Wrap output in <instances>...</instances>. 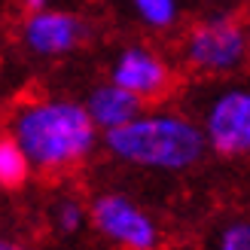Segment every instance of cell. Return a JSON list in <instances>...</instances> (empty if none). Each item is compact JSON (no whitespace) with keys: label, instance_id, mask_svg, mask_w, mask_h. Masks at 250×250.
<instances>
[{"label":"cell","instance_id":"1","mask_svg":"<svg viewBox=\"0 0 250 250\" xmlns=\"http://www.w3.org/2000/svg\"><path fill=\"white\" fill-rule=\"evenodd\" d=\"M6 131L21 144L31 168L46 177L80 171L104 141L83 98L61 92L19 98L6 113Z\"/></svg>","mask_w":250,"mask_h":250},{"label":"cell","instance_id":"16","mask_svg":"<svg viewBox=\"0 0 250 250\" xmlns=\"http://www.w3.org/2000/svg\"><path fill=\"white\" fill-rule=\"evenodd\" d=\"M217 3H226L229 6V3H241V0H217Z\"/></svg>","mask_w":250,"mask_h":250},{"label":"cell","instance_id":"11","mask_svg":"<svg viewBox=\"0 0 250 250\" xmlns=\"http://www.w3.org/2000/svg\"><path fill=\"white\" fill-rule=\"evenodd\" d=\"M31 174L34 168H31L28 156H24L21 144L9 131H0V189H6V192L21 189V186H28Z\"/></svg>","mask_w":250,"mask_h":250},{"label":"cell","instance_id":"14","mask_svg":"<svg viewBox=\"0 0 250 250\" xmlns=\"http://www.w3.org/2000/svg\"><path fill=\"white\" fill-rule=\"evenodd\" d=\"M0 250H31V247L16 235H0Z\"/></svg>","mask_w":250,"mask_h":250},{"label":"cell","instance_id":"6","mask_svg":"<svg viewBox=\"0 0 250 250\" xmlns=\"http://www.w3.org/2000/svg\"><path fill=\"white\" fill-rule=\"evenodd\" d=\"M92 37H95L92 19L70 6L28 12L16 24L19 49L31 61H40V64H55V61L70 58L73 52L89 46Z\"/></svg>","mask_w":250,"mask_h":250},{"label":"cell","instance_id":"8","mask_svg":"<svg viewBox=\"0 0 250 250\" xmlns=\"http://www.w3.org/2000/svg\"><path fill=\"white\" fill-rule=\"evenodd\" d=\"M83 104H85V110H89V116H92V122L98 125L101 134H110V131L122 128V125H128L134 116H141L144 107H146L144 101H137L128 89H122L119 83L107 80V77L89 85Z\"/></svg>","mask_w":250,"mask_h":250},{"label":"cell","instance_id":"15","mask_svg":"<svg viewBox=\"0 0 250 250\" xmlns=\"http://www.w3.org/2000/svg\"><path fill=\"white\" fill-rule=\"evenodd\" d=\"M244 28H247V43H250V16L244 19Z\"/></svg>","mask_w":250,"mask_h":250},{"label":"cell","instance_id":"7","mask_svg":"<svg viewBox=\"0 0 250 250\" xmlns=\"http://www.w3.org/2000/svg\"><path fill=\"white\" fill-rule=\"evenodd\" d=\"M107 80L119 83L144 104H162L177 85V70L159 46L146 40H125L107 61Z\"/></svg>","mask_w":250,"mask_h":250},{"label":"cell","instance_id":"5","mask_svg":"<svg viewBox=\"0 0 250 250\" xmlns=\"http://www.w3.org/2000/svg\"><path fill=\"white\" fill-rule=\"evenodd\" d=\"M89 226L113 250H162L165 229L131 192L101 189L89 198Z\"/></svg>","mask_w":250,"mask_h":250},{"label":"cell","instance_id":"9","mask_svg":"<svg viewBox=\"0 0 250 250\" xmlns=\"http://www.w3.org/2000/svg\"><path fill=\"white\" fill-rule=\"evenodd\" d=\"M128 19L146 34H171L183 24L186 0H125Z\"/></svg>","mask_w":250,"mask_h":250},{"label":"cell","instance_id":"3","mask_svg":"<svg viewBox=\"0 0 250 250\" xmlns=\"http://www.w3.org/2000/svg\"><path fill=\"white\" fill-rule=\"evenodd\" d=\"M177 58H180L183 70L198 80L220 83V80L238 77L250 61V43H247L244 21L226 9L198 16L180 34Z\"/></svg>","mask_w":250,"mask_h":250},{"label":"cell","instance_id":"4","mask_svg":"<svg viewBox=\"0 0 250 250\" xmlns=\"http://www.w3.org/2000/svg\"><path fill=\"white\" fill-rule=\"evenodd\" d=\"M195 119L205 131L208 149L220 159H250V83L220 80L195 101Z\"/></svg>","mask_w":250,"mask_h":250},{"label":"cell","instance_id":"10","mask_svg":"<svg viewBox=\"0 0 250 250\" xmlns=\"http://www.w3.org/2000/svg\"><path fill=\"white\" fill-rule=\"evenodd\" d=\"M46 220L58 238H77L83 229H89V202L77 192H61L49 202Z\"/></svg>","mask_w":250,"mask_h":250},{"label":"cell","instance_id":"13","mask_svg":"<svg viewBox=\"0 0 250 250\" xmlns=\"http://www.w3.org/2000/svg\"><path fill=\"white\" fill-rule=\"evenodd\" d=\"M16 6L21 9V16H28V12H43V9L64 6V0H16Z\"/></svg>","mask_w":250,"mask_h":250},{"label":"cell","instance_id":"2","mask_svg":"<svg viewBox=\"0 0 250 250\" xmlns=\"http://www.w3.org/2000/svg\"><path fill=\"white\" fill-rule=\"evenodd\" d=\"M104 153L134 171L189 174L210 149L192 113L174 107H144V113L128 125L104 134Z\"/></svg>","mask_w":250,"mask_h":250},{"label":"cell","instance_id":"12","mask_svg":"<svg viewBox=\"0 0 250 250\" xmlns=\"http://www.w3.org/2000/svg\"><path fill=\"white\" fill-rule=\"evenodd\" d=\"M208 250H250V214H232L210 235Z\"/></svg>","mask_w":250,"mask_h":250}]
</instances>
